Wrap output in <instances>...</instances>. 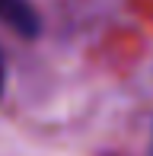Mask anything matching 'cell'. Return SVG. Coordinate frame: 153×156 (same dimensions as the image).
I'll list each match as a JSON object with an SVG mask.
<instances>
[{"mask_svg": "<svg viewBox=\"0 0 153 156\" xmlns=\"http://www.w3.org/2000/svg\"><path fill=\"white\" fill-rule=\"evenodd\" d=\"M0 23L10 26L16 35L23 38H35L41 23H38V13L29 0H0Z\"/></svg>", "mask_w": 153, "mask_h": 156, "instance_id": "1", "label": "cell"}, {"mask_svg": "<svg viewBox=\"0 0 153 156\" xmlns=\"http://www.w3.org/2000/svg\"><path fill=\"white\" fill-rule=\"evenodd\" d=\"M3 86H6V64H3V54H0V96H3Z\"/></svg>", "mask_w": 153, "mask_h": 156, "instance_id": "2", "label": "cell"}]
</instances>
